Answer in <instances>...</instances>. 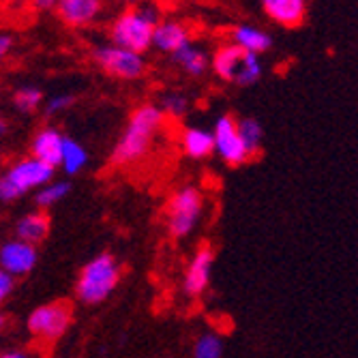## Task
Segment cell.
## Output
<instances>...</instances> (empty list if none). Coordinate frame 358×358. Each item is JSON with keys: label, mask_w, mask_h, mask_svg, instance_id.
<instances>
[{"label": "cell", "mask_w": 358, "mask_h": 358, "mask_svg": "<svg viewBox=\"0 0 358 358\" xmlns=\"http://www.w3.org/2000/svg\"><path fill=\"white\" fill-rule=\"evenodd\" d=\"M166 114L161 112L159 106L144 103L140 106L131 118H129L120 140L114 146L112 164L114 166H131L144 159L159 134V129L164 127Z\"/></svg>", "instance_id": "6da1fadb"}, {"label": "cell", "mask_w": 358, "mask_h": 358, "mask_svg": "<svg viewBox=\"0 0 358 358\" xmlns=\"http://www.w3.org/2000/svg\"><path fill=\"white\" fill-rule=\"evenodd\" d=\"M88 164V152L84 146H80L76 140L64 138V150H62V170L67 174H78Z\"/></svg>", "instance_id": "44dd1931"}, {"label": "cell", "mask_w": 358, "mask_h": 358, "mask_svg": "<svg viewBox=\"0 0 358 358\" xmlns=\"http://www.w3.org/2000/svg\"><path fill=\"white\" fill-rule=\"evenodd\" d=\"M215 271V251L208 245H202L193 253L191 262L187 264L185 279H182V292L189 299H198L210 285Z\"/></svg>", "instance_id": "9c48e42d"}, {"label": "cell", "mask_w": 358, "mask_h": 358, "mask_svg": "<svg viewBox=\"0 0 358 358\" xmlns=\"http://www.w3.org/2000/svg\"><path fill=\"white\" fill-rule=\"evenodd\" d=\"M11 48H13V37L11 35H0V60L7 58Z\"/></svg>", "instance_id": "f546056e"}, {"label": "cell", "mask_w": 358, "mask_h": 358, "mask_svg": "<svg viewBox=\"0 0 358 358\" xmlns=\"http://www.w3.org/2000/svg\"><path fill=\"white\" fill-rule=\"evenodd\" d=\"M28 3L32 5V9H37V11H52L58 7L60 0H28Z\"/></svg>", "instance_id": "f1b7e54d"}, {"label": "cell", "mask_w": 358, "mask_h": 358, "mask_svg": "<svg viewBox=\"0 0 358 358\" xmlns=\"http://www.w3.org/2000/svg\"><path fill=\"white\" fill-rule=\"evenodd\" d=\"M48 232H50V217L43 210H35V213L24 215L15 225L17 238L24 243H30V245L41 243L48 236Z\"/></svg>", "instance_id": "ac0fdd59"}, {"label": "cell", "mask_w": 358, "mask_h": 358, "mask_svg": "<svg viewBox=\"0 0 358 358\" xmlns=\"http://www.w3.org/2000/svg\"><path fill=\"white\" fill-rule=\"evenodd\" d=\"M213 138H215V155L223 161L225 166L238 168L251 159L249 150L243 144V138L238 134V120L232 116H219L213 127Z\"/></svg>", "instance_id": "ba28073f"}, {"label": "cell", "mask_w": 358, "mask_h": 358, "mask_svg": "<svg viewBox=\"0 0 358 358\" xmlns=\"http://www.w3.org/2000/svg\"><path fill=\"white\" fill-rule=\"evenodd\" d=\"M120 281V266L110 253H101L82 268L78 283H76V294L86 305L103 303L114 287Z\"/></svg>", "instance_id": "3957f363"}, {"label": "cell", "mask_w": 358, "mask_h": 358, "mask_svg": "<svg viewBox=\"0 0 358 358\" xmlns=\"http://www.w3.org/2000/svg\"><path fill=\"white\" fill-rule=\"evenodd\" d=\"M13 287H15V281H13V277H11L7 271L0 268V305H3V303H5V301L11 296Z\"/></svg>", "instance_id": "83f0119b"}, {"label": "cell", "mask_w": 358, "mask_h": 358, "mask_svg": "<svg viewBox=\"0 0 358 358\" xmlns=\"http://www.w3.org/2000/svg\"><path fill=\"white\" fill-rule=\"evenodd\" d=\"M174 62L178 64V67L191 76V78H202L208 69H210V56L206 54V50L198 48V45H185L180 52H176L174 56Z\"/></svg>", "instance_id": "d6986e66"}, {"label": "cell", "mask_w": 358, "mask_h": 358, "mask_svg": "<svg viewBox=\"0 0 358 358\" xmlns=\"http://www.w3.org/2000/svg\"><path fill=\"white\" fill-rule=\"evenodd\" d=\"M204 215V195L198 187L185 185L172 193L168 202V232L174 238L189 236Z\"/></svg>", "instance_id": "5b68a950"}, {"label": "cell", "mask_w": 358, "mask_h": 358, "mask_svg": "<svg viewBox=\"0 0 358 358\" xmlns=\"http://www.w3.org/2000/svg\"><path fill=\"white\" fill-rule=\"evenodd\" d=\"M159 22V11L152 5L129 7L112 22L110 41L118 48L144 54L152 48V32Z\"/></svg>", "instance_id": "7a4b0ae2"}, {"label": "cell", "mask_w": 358, "mask_h": 358, "mask_svg": "<svg viewBox=\"0 0 358 358\" xmlns=\"http://www.w3.org/2000/svg\"><path fill=\"white\" fill-rule=\"evenodd\" d=\"M0 358H28L24 352H7V354H3Z\"/></svg>", "instance_id": "4dcf8cb0"}, {"label": "cell", "mask_w": 358, "mask_h": 358, "mask_svg": "<svg viewBox=\"0 0 358 358\" xmlns=\"http://www.w3.org/2000/svg\"><path fill=\"white\" fill-rule=\"evenodd\" d=\"M262 73H264V67H262V60H259V56L245 52L234 84H238V86H253V84H257L259 80H262Z\"/></svg>", "instance_id": "7402d4cb"}, {"label": "cell", "mask_w": 358, "mask_h": 358, "mask_svg": "<svg viewBox=\"0 0 358 358\" xmlns=\"http://www.w3.org/2000/svg\"><path fill=\"white\" fill-rule=\"evenodd\" d=\"M180 148L182 155L193 161H204L215 155V138L213 131L202 127H185L180 134Z\"/></svg>", "instance_id": "9a60e30c"}, {"label": "cell", "mask_w": 358, "mask_h": 358, "mask_svg": "<svg viewBox=\"0 0 358 358\" xmlns=\"http://www.w3.org/2000/svg\"><path fill=\"white\" fill-rule=\"evenodd\" d=\"M73 103V96L71 94H56V96H52V99L45 103V114H60V112H64L69 106Z\"/></svg>", "instance_id": "4316f807"}, {"label": "cell", "mask_w": 358, "mask_h": 358, "mask_svg": "<svg viewBox=\"0 0 358 358\" xmlns=\"http://www.w3.org/2000/svg\"><path fill=\"white\" fill-rule=\"evenodd\" d=\"M92 58L106 73H110L112 78H118V80H140L146 71L144 54L118 48L114 43L96 45L92 50Z\"/></svg>", "instance_id": "8992f818"}, {"label": "cell", "mask_w": 358, "mask_h": 358, "mask_svg": "<svg viewBox=\"0 0 358 358\" xmlns=\"http://www.w3.org/2000/svg\"><path fill=\"white\" fill-rule=\"evenodd\" d=\"M37 259H39L37 247L30 243H24L20 238L7 241L3 247H0V268L7 271L11 277L28 275L37 266Z\"/></svg>", "instance_id": "30bf717a"}, {"label": "cell", "mask_w": 358, "mask_h": 358, "mask_svg": "<svg viewBox=\"0 0 358 358\" xmlns=\"http://www.w3.org/2000/svg\"><path fill=\"white\" fill-rule=\"evenodd\" d=\"M161 112L166 114V118H185L191 110V101L189 96L182 92H164L161 94V103H159Z\"/></svg>", "instance_id": "cb8c5ba5"}, {"label": "cell", "mask_w": 358, "mask_h": 358, "mask_svg": "<svg viewBox=\"0 0 358 358\" xmlns=\"http://www.w3.org/2000/svg\"><path fill=\"white\" fill-rule=\"evenodd\" d=\"M225 341L217 333H204L193 343V358H223Z\"/></svg>", "instance_id": "603a6c76"}, {"label": "cell", "mask_w": 358, "mask_h": 358, "mask_svg": "<svg viewBox=\"0 0 358 358\" xmlns=\"http://www.w3.org/2000/svg\"><path fill=\"white\" fill-rule=\"evenodd\" d=\"M3 327H5V315L0 313V329H3Z\"/></svg>", "instance_id": "836d02e7"}, {"label": "cell", "mask_w": 358, "mask_h": 358, "mask_svg": "<svg viewBox=\"0 0 358 358\" xmlns=\"http://www.w3.org/2000/svg\"><path fill=\"white\" fill-rule=\"evenodd\" d=\"M69 182H52V185H48V187H43V189H39V193H37V206L39 208H50V206H54V204H58L64 195L69 193Z\"/></svg>", "instance_id": "484cf974"}, {"label": "cell", "mask_w": 358, "mask_h": 358, "mask_svg": "<svg viewBox=\"0 0 358 358\" xmlns=\"http://www.w3.org/2000/svg\"><path fill=\"white\" fill-rule=\"evenodd\" d=\"M238 134L243 138V144L245 148L249 150V155H257L259 148H262V142H264V127L262 122H259L257 118H241L238 120Z\"/></svg>", "instance_id": "ffe728a7"}, {"label": "cell", "mask_w": 358, "mask_h": 358, "mask_svg": "<svg viewBox=\"0 0 358 358\" xmlns=\"http://www.w3.org/2000/svg\"><path fill=\"white\" fill-rule=\"evenodd\" d=\"M7 131V124H5V120L0 118V134H5Z\"/></svg>", "instance_id": "1f68e13d"}, {"label": "cell", "mask_w": 358, "mask_h": 358, "mask_svg": "<svg viewBox=\"0 0 358 358\" xmlns=\"http://www.w3.org/2000/svg\"><path fill=\"white\" fill-rule=\"evenodd\" d=\"M106 0H60L56 13L60 22L73 28H84L94 24L103 15Z\"/></svg>", "instance_id": "8fae6325"}, {"label": "cell", "mask_w": 358, "mask_h": 358, "mask_svg": "<svg viewBox=\"0 0 358 358\" xmlns=\"http://www.w3.org/2000/svg\"><path fill=\"white\" fill-rule=\"evenodd\" d=\"M54 176V168L41 164L35 157L20 159L17 164H13L3 176H0V202H11L20 195L50 185Z\"/></svg>", "instance_id": "277c9868"}, {"label": "cell", "mask_w": 358, "mask_h": 358, "mask_svg": "<svg viewBox=\"0 0 358 358\" xmlns=\"http://www.w3.org/2000/svg\"><path fill=\"white\" fill-rule=\"evenodd\" d=\"M232 43L238 45L243 52L262 56L264 52L271 50L273 37L268 35V32H264L262 28L253 26V24H238L232 30Z\"/></svg>", "instance_id": "e0dca14e"}, {"label": "cell", "mask_w": 358, "mask_h": 358, "mask_svg": "<svg viewBox=\"0 0 358 358\" xmlns=\"http://www.w3.org/2000/svg\"><path fill=\"white\" fill-rule=\"evenodd\" d=\"M264 13L285 28H296L305 22L307 0H259Z\"/></svg>", "instance_id": "5bb4252c"}, {"label": "cell", "mask_w": 358, "mask_h": 358, "mask_svg": "<svg viewBox=\"0 0 358 358\" xmlns=\"http://www.w3.org/2000/svg\"><path fill=\"white\" fill-rule=\"evenodd\" d=\"M127 3H129V5H131V7H138V5L142 3V0H127Z\"/></svg>", "instance_id": "d6a6232c"}, {"label": "cell", "mask_w": 358, "mask_h": 358, "mask_svg": "<svg viewBox=\"0 0 358 358\" xmlns=\"http://www.w3.org/2000/svg\"><path fill=\"white\" fill-rule=\"evenodd\" d=\"M243 54L245 52L238 45H234L232 41L223 43L210 56V69L215 71L217 78H221L225 82H234L236 73H238V67L243 62Z\"/></svg>", "instance_id": "2e32d148"}, {"label": "cell", "mask_w": 358, "mask_h": 358, "mask_svg": "<svg viewBox=\"0 0 358 358\" xmlns=\"http://www.w3.org/2000/svg\"><path fill=\"white\" fill-rule=\"evenodd\" d=\"M191 43V35L189 28L176 20H164L159 22L155 32H152V48L164 52V54H176L180 52L185 45Z\"/></svg>", "instance_id": "7c38bea8"}, {"label": "cell", "mask_w": 358, "mask_h": 358, "mask_svg": "<svg viewBox=\"0 0 358 358\" xmlns=\"http://www.w3.org/2000/svg\"><path fill=\"white\" fill-rule=\"evenodd\" d=\"M13 103L20 112H35L43 103V92L35 86H22L13 94Z\"/></svg>", "instance_id": "d4e9b609"}, {"label": "cell", "mask_w": 358, "mask_h": 358, "mask_svg": "<svg viewBox=\"0 0 358 358\" xmlns=\"http://www.w3.org/2000/svg\"><path fill=\"white\" fill-rule=\"evenodd\" d=\"M28 331L43 339V341H56L64 335V331L71 324V305L64 301L48 303L37 307L28 315Z\"/></svg>", "instance_id": "52a82bcc"}, {"label": "cell", "mask_w": 358, "mask_h": 358, "mask_svg": "<svg viewBox=\"0 0 358 358\" xmlns=\"http://www.w3.org/2000/svg\"><path fill=\"white\" fill-rule=\"evenodd\" d=\"M32 157L39 159L41 164L50 168H58L62 164V150H64V136L54 127H45L35 136L30 144Z\"/></svg>", "instance_id": "4fadbf2b"}]
</instances>
